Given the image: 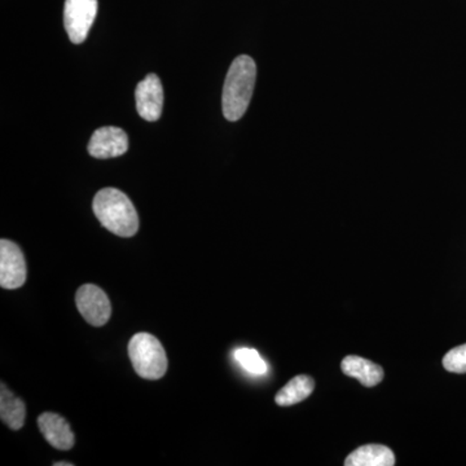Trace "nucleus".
<instances>
[{"mask_svg":"<svg viewBox=\"0 0 466 466\" xmlns=\"http://www.w3.org/2000/svg\"><path fill=\"white\" fill-rule=\"evenodd\" d=\"M55 466H72L73 464H70V462H55Z\"/></svg>","mask_w":466,"mask_h":466,"instance_id":"16","label":"nucleus"},{"mask_svg":"<svg viewBox=\"0 0 466 466\" xmlns=\"http://www.w3.org/2000/svg\"><path fill=\"white\" fill-rule=\"evenodd\" d=\"M315 389L314 380L309 376L300 375L291 379L287 385L276 394L275 401L278 406L290 407L308 400Z\"/></svg>","mask_w":466,"mask_h":466,"instance_id":"13","label":"nucleus"},{"mask_svg":"<svg viewBox=\"0 0 466 466\" xmlns=\"http://www.w3.org/2000/svg\"><path fill=\"white\" fill-rule=\"evenodd\" d=\"M128 150V137L122 128L106 126L92 134L88 153L95 158L119 157Z\"/></svg>","mask_w":466,"mask_h":466,"instance_id":"7","label":"nucleus"},{"mask_svg":"<svg viewBox=\"0 0 466 466\" xmlns=\"http://www.w3.org/2000/svg\"><path fill=\"white\" fill-rule=\"evenodd\" d=\"M97 15V0H66L64 25L70 41L81 45L86 41Z\"/></svg>","mask_w":466,"mask_h":466,"instance_id":"4","label":"nucleus"},{"mask_svg":"<svg viewBox=\"0 0 466 466\" xmlns=\"http://www.w3.org/2000/svg\"><path fill=\"white\" fill-rule=\"evenodd\" d=\"M0 417L12 431H20L25 424V403L16 395L12 394L5 388V383H2V391H0Z\"/></svg>","mask_w":466,"mask_h":466,"instance_id":"12","label":"nucleus"},{"mask_svg":"<svg viewBox=\"0 0 466 466\" xmlns=\"http://www.w3.org/2000/svg\"><path fill=\"white\" fill-rule=\"evenodd\" d=\"M233 357H235V360L240 364L241 368H244L250 375L263 376L266 375L267 370H268L266 361L263 360L257 350L240 348L235 350Z\"/></svg>","mask_w":466,"mask_h":466,"instance_id":"14","label":"nucleus"},{"mask_svg":"<svg viewBox=\"0 0 466 466\" xmlns=\"http://www.w3.org/2000/svg\"><path fill=\"white\" fill-rule=\"evenodd\" d=\"M76 309L92 327H103L112 315V305L106 291L94 284H85L76 290Z\"/></svg>","mask_w":466,"mask_h":466,"instance_id":"5","label":"nucleus"},{"mask_svg":"<svg viewBox=\"0 0 466 466\" xmlns=\"http://www.w3.org/2000/svg\"><path fill=\"white\" fill-rule=\"evenodd\" d=\"M92 208L101 225L119 238H131L139 229L137 208L119 189H101L95 196Z\"/></svg>","mask_w":466,"mask_h":466,"instance_id":"2","label":"nucleus"},{"mask_svg":"<svg viewBox=\"0 0 466 466\" xmlns=\"http://www.w3.org/2000/svg\"><path fill=\"white\" fill-rule=\"evenodd\" d=\"M38 426L43 437L55 449L67 451L75 446L76 438L69 422L57 413H42L38 419Z\"/></svg>","mask_w":466,"mask_h":466,"instance_id":"9","label":"nucleus"},{"mask_svg":"<svg viewBox=\"0 0 466 466\" xmlns=\"http://www.w3.org/2000/svg\"><path fill=\"white\" fill-rule=\"evenodd\" d=\"M26 281V262L15 242L0 241V285L5 289H17Z\"/></svg>","mask_w":466,"mask_h":466,"instance_id":"6","label":"nucleus"},{"mask_svg":"<svg viewBox=\"0 0 466 466\" xmlns=\"http://www.w3.org/2000/svg\"><path fill=\"white\" fill-rule=\"evenodd\" d=\"M257 79V66L248 55L236 57L227 73L223 87V115L228 121H238L244 116L253 96Z\"/></svg>","mask_w":466,"mask_h":466,"instance_id":"1","label":"nucleus"},{"mask_svg":"<svg viewBox=\"0 0 466 466\" xmlns=\"http://www.w3.org/2000/svg\"><path fill=\"white\" fill-rule=\"evenodd\" d=\"M443 367L452 373H466V343L451 350L443 358Z\"/></svg>","mask_w":466,"mask_h":466,"instance_id":"15","label":"nucleus"},{"mask_svg":"<svg viewBox=\"0 0 466 466\" xmlns=\"http://www.w3.org/2000/svg\"><path fill=\"white\" fill-rule=\"evenodd\" d=\"M128 357L135 372L144 380H159L167 373V352L152 334H135L128 342Z\"/></svg>","mask_w":466,"mask_h":466,"instance_id":"3","label":"nucleus"},{"mask_svg":"<svg viewBox=\"0 0 466 466\" xmlns=\"http://www.w3.org/2000/svg\"><path fill=\"white\" fill-rule=\"evenodd\" d=\"M346 466H392L395 465L394 452L382 444H367L350 453L345 460Z\"/></svg>","mask_w":466,"mask_h":466,"instance_id":"11","label":"nucleus"},{"mask_svg":"<svg viewBox=\"0 0 466 466\" xmlns=\"http://www.w3.org/2000/svg\"><path fill=\"white\" fill-rule=\"evenodd\" d=\"M137 109L146 121L155 122L162 115L164 106V88L156 75H148L137 85L135 91Z\"/></svg>","mask_w":466,"mask_h":466,"instance_id":"8","label":"nucleus"},{"mask_svg":"<svg viewBox=\"0 0 466 466\" xmlns=\"http://www.w3.org/2000/svg\"><path fill=\"white\" fill-rule=\"evenodd\" d=\"M341 370L346 376L358 380L366 388L379 385L383 379L382 367L367 360V359L355 357V355H350L343 359Z\"/></svg>","mask_w":466,"mask_h":466,"instance_id":"10","label":"nucleus"}]
</instances>
